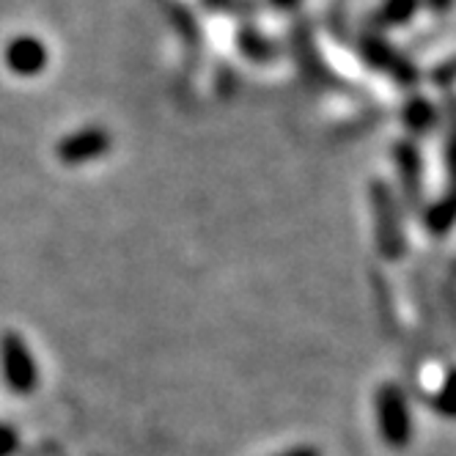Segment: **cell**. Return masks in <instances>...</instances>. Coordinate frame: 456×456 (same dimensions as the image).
Listing matches in <instances>:
<instances>
[{
  "label": "cell",
  "mask_w": 456,
  "mask_h": 456,
  "mask_svg": "<svg viewBox=\"0 0 456 456\" xmlns=\"http://www.w3.org/2000/svg\"><path fill=\"white\" fill-rule=\"evenodd\" d=\"M0 363H4V379L9 390H14L20 396L34 394L39 382V371L25 341L17 333H6L4 341H0Z\"/></svg>",
  "instance_id": "cell-1"
},
{
  "label": "cell",
  "mask_w": 456,
  "mask_h": 456,
  "mask_svg": "<svg viewBox=\"0 0 456 456\" xmlns=\"http://www.w3.org/2000/svg\"><path fill=\"white\" fill-rule=\"evenodd\" d=\"M108 149H110V135L105 129L88 126V129H80V133H72L63 138L58 143V157L67 162V166H80V162L108 154Z\"/></svg>",
  "instance_id": "cell-2"
},
{
  "label": "cell",
  "mask_w": 456,
  "mask_h": 456,
  "mask_svg": "<svg viewBox=\"0 0 456 456\" xmlns=\"http://www.w3.org/2000/svg\"><path fill=\"white\" fill-rule=\"evenodd\" d=\"M377 415H379V429L382 437H387L394 445H402L410 435V415L399 396V390L385 387L377 399Z\"/></svg>",
  "instance_id": "cell-3"
},
{
  "label": "cell",
  "mask_w": 456,
  "mask_h": 456,
  "mask_svg": "<svg viewBox=\"0 0 456 456\" xmlns=\"http://www.w3.org/2000/svg\"><path fill=\"white\" fill-rule=\"evenodd\" d=\"M6 67L14 75L34 77L47 67V47L34 37H17L6 45Z\"/></svg>",
  "instance_id": "cell-4"
},
{
  "label": "cell",
  "mask_w": 456,
  "mask_h": 456,
  "mask_svg": "<svg viewBox=\"0 0 456 456\" xmlns=\"http://www.w3.org/2000/svg\"><path fill=\"white\" fill-rule=\"evenodd\" d=\"M14 445H17V435L12 429H6V427H0V456L12 453Z\"/></svg>",
  "instance_id": "cell-5"
},
{
  "label": "cell",
  "mask_w": 456,
  "mask_h": 456,
  "mask_svg": "<svg viewBox=\"0 0 456 456\" xmlns=\"http://www.w3.org/2000/svg\"><path fill=\"white\" fill-rule=\"evenodd\" d=\"M443 410L445 412H453L456 415V377L453 379H448V387H445V399H443Z\"/></svg>",
  "instance_id": "cell-6"
},
{
  "label": "cell",
  "mask_w": 456,
  "mask_h": 456,
  "mask_svg": "<svg viewBox=\"0 0 456 456\" xmlns=\"http://www.w3.org/2000/svg\"><path fill=\"white\" fill-rule=\"evenodd\" d=\"M283 456H319V453H316V448H291Z\"/></svg>",
  "instance_id": "cell-7"
},
{
  "label": "cell",
  "mask_w": 456,
  "mask_h": 456,
  "mask_svg": "<svg viewBox=\"0 0 456 456\" xmlns=\"http://www.w3.org/2000/svg\"><path fill=\"white\" fill-rule=\"evenodd\" d=\"M273 4H275V6H281V9H286V6H295L297 0H273Z\"/></svg>",
  "instance_id": "cell-8"
},
{
  "label": "cell",
  "mask_w": 456,
  "mask_h": 456,
  "mask_svg": "<svg viewBox=\"0 0 456 456\" xmlns=\"http://www.w3.org/2000/svg\"><path fill=\"white\" fill-rule=\"evenodd\" d=\"M207 4H223V0H207Z\"/></svg>",
  "instance_id": "cell-9"
}]
</instances>
